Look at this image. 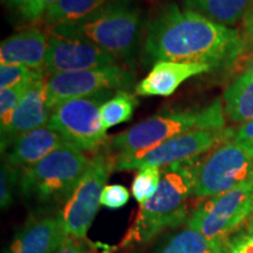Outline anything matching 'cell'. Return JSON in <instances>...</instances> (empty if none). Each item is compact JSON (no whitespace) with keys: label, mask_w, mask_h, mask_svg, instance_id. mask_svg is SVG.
I'll return each mask as SVG.
<instances>
[{"label":"cell","mask_w":253,"mask_h":253,"mask_svg":"<svg viewBox=\"0 0 253 253\" xmlns=\"http://www.w3.org/2000/svg\"><path fill=\"white\" fill-rule=\"evenodd\" d=\"M244 48L235 28L171 2L148 23L142 61L147 67L160 61L198 63L214 71L231 67Z\"/></svg>","instance_id":"6da1fadb"},{"label":"cell","mask_w":253,"mask_h":253,"mask_svg":"<svg viewBox=\"0 0 253 253\" xmlns=\"http://www.w3.org/2000/svg\"><path fill=\"white\" fill-rule=\"evenodd\" d=\"M147 26L137 0H113L82 20L48 30L89 41L134 71L143 55Z\"/></svg>","instance_id":"7a4b0ae2"},{"label":"cell","mask_w":253,"mask_h":253,"mask_svg":"<svg viewBox=\"0 0 253 253\" xmlns=\"http://www.w3.org/2000/svg\"><path fill=\"white\" fill-rule=\"evenodd\" d=\"M199 157L161 168L158 190L149 201L141 204L134 223L121 240L122 249L148 243L164 230L185 220Z\"/></svg>","instance_id":"3957f363"},{"label":"cell","mask_w":253,"mask_h":253,"mask_svg":"<svg viewBox=\"0 0 253 253\" xmlns=\"http://www.w3.org/2000/svg\"><path fill=\"white\" fill-rule=\"evenodd\" d=\"M223 128H226L223 101L216 100L203 108L169 110L145 119L112 137L107 151L115 160L145 153L185 132Z\"/></svg>","instance_id":"277c9868"},{"label":"cell","mask_w":253,"mask_h":253,"mask_svg":"<svg viewBox=\"0 0 253 253\" xmlns=\"http://www.w3.org/2000/svg\"><path fill=\"white\" fill-rule=\"evenodd\" d=\"M89 163L90 158L84 151L63 145L40 162L21 170V195L26 201L43 208L65 204Z\"/></svg>","instance_id":"5b68a950"},{"label":"cell","mask_w":253,"mask_h":253,"mask_svg":"<svg viewBox=\"0 0 253 253\" xmlns=\"http://www.w3.org/2000/svg\"><path fill=\"white\" fill-rule=\"evenodd\" d=\"M113 95L114 91L106 90L63 101L52 109L48 125L72 147L84 153L97 150L108 142L101 120V107Z\"/></svg>","instance_id":"8992f818"},{"label":"cell","mask_w":253,"mask_h":253,"mask_svg":"<svg viewBox=\"0 0 253 253\" xmlns=\"http://www.w3.org/2000/svg\"><path fill=\"white\" fill-rule=\"evenodd\" d=\"M253 213V177L224 194L197 205L186 219V227L210 239H229Z\"/></svg>","instance_id":"52a82bcc"},{"label":"cell","mask_w":253,"mask_h":253,"mask_svg":"<svg viewBox=\"0 0 253 253\" xmlns=\"http://www.w3.org/2000/svg\"><path fill=\"white\" fill-rule=\"evenodd\" d=\"M253 177V156L233 138L199 157L192 197L209 198L230 191Z\"/></svg>","instance_id":"ba28073f"},{"label":"cell","mask_w":253,"mask_h":253,"mask_svg":"<svg viewBox=\"0 0 253 253\" xmlns=\"http://www.w3.org/2000/svg\"><path fill=\"white\" fill-rule=\"evenodd\" d=\"M233 129H198L170 138L145 153L113 160L114 170H138L145 167L163 168L203 156L233 138Z\"/></svg>","instance_id":"9c48e42d"},{"label":"cell","mask_w":253,"mask_h":253,"mask_svg":"<svg viewBox=\"0 0 253 253\" xmlns=\"http://www.w3.org/2000/svg\"><path fill=\"white\" fill-rule=\"evenodd\" d=\"M112 171L113 158L108 151L96 153L90 158L86 172L59 212L69 236L86 239L101 205L102 190Z\"/></svg>","instance_id":"30bf717a"},{"label":"cell","mask_w":253,"mask_h":253,"mask_svg":"<svg viewBox=\"0 0 253 253\" xmlns=\"http://www.w3.org/2000/svg\"><path fill=\"white\" fill-rule=\"evenodd\" d=\"M135 75L125 66L112 65L87 71L61 73L47 78V101L50 109L63 101L86 97L101 91L128 90Z\"/></svg>","instance_id":"8fae6325"},{"label":"cell","mask_w":253,"mask_h":253,"mask_svg":"<svg viewBox=\"0 0 253 253\" xmlns=\"http://www.w3.org/2000/svg\"><path fill=\"white\" fill-rule=\"evenodd\" d=\"M118 60L89 41L48 30L45 69L48 75L87 71L116 65Z\"/></svg>","instance_id":"7c38bea8"},{"label":"cell","mask_w":253,"mask_h":253,"mask_svg":"<svg viewBox=\"0 0 253 253\" xmlns=\"http://www.w3.org/2000/svg\"><path fill=\"white\" fill-rule=\"evenodd\" d=\"M69 235L60 214H33L9 243L6 253H54Z\"/></svg>","instance_id":"4fadbf2b"},{"label":"cell","mask_w":253,"mask_h":253,"mask_svg":"<svg viewBox=\"0 0 253 253\" xmlns=\"http://www.w3.org/2000/svg\"><path fill=\"white\" fill-rule=\"evenodd\" d=\"M47 78L32 81L15 109L8 129L1 136V151L25 132L48 125L52 109L47 101Z\"/></svg>","instance_id":"5bb4252c"},{"label":"cell","mask_w":253,"mask_h":253,"mask_svg":"<svg viewBox=\"0 0 253 253\" xmlns=\"http://www.w3.org/2000/svg\"><path fill=\"white\" fill-rule=\"evenodd\" d=\"M67 144V141L59 131L46 125L20 135L1 153L6 163L23 170L34 166L50 153Z\"/></svg>","instance_id":"9a60e30c"},{"label":"cell","mask_w":253,"mask_h":253,"mask_svg":"<svg viewBox=\"0 0 253 253\" xmlns=\"http://www.w3.org/2000/svg\"><path fill=\"white\" fill-rule=\"evenodd\" d=\"M212 72L207 65L188 62L160 61L151 67L150 72L135 87L140 96H169L189 79Z\"/></svg>","instance_id":"2e32d148"},{"label":"cell","mask_w":253,"mask_h":253,"mask_svg":"<svg viewBox=\"0 0 253 253\" xmlns=\"http://www.w3.org/2000/svg\"><path fill=\"white\" fill-rule=\"evenodd\" d=\"M48 48V33L38 27H28L1 41V65H19L43 69Z\"/></svg>","instance_id":"e0dca14e"},{"label":"cell","mask_w":253,"mask_h":253,"mask_svg":"<svg viewBox=\"0 0 253 253\" xmlns=\"http://www.w3.org/2000/svg\"><path fill=\"white\" fill-rule=\"evenodd\" d=\"M227 240L210 239L185 227L163 239L153 253H226Z\"/></svg>","instance_id":"ac0fdd59"},{"label":"cell","mask_w":253,"mask_h":253,"mask_svg":"<svg viewBox=\"0 0 253 253\" xmlns=\"http://www.w3.org/2000/svg\"><path fill=\"white\" fill-rule=\"evenodd\" d=\"M223 106L231 122L253 121V77L244 72L231 82L224 91Z\"/></svg>","instance_id":"d6986e66"},{"label":"cell","mask_w":253,"mask_h":253,"mask_svg":"<svg viewBox=\"0 0 253 253\" xmlns=\"http://www.w3.org/2000/svg\"><path fill=\"white\" fill-rule=\"evenodd\" d=\"M185 7L214 23L231 27L246 17L253 0H184Z\"/></svg>","instance_id":"ffe728a7"},{"label":"cell","mask_w":253,"mask_h":253,"mask_svg":"<svg viewBox=\"0 0 253 253\" xmlns=\"http://www.w3.org/2000/svg\"><path fill=\"white\" fill-rule=\"evenodd\" d=\"M113 0H59L47 12L45 23L48 27L72 24L95 13Z\"/></svg>","instance_id":"44dd1931"},{"label":"cell","mask_w":253,"mask_h":253,"mask_svg":"<svg viewBox=\"0 0 253 253\" xmlns=\"http://www.w3.org/2000/svg\"><path fill=\"white\" fill-rule=\"evenodd\" d=\"M137 106L138 100L135 95L126 90L116 91L101 107V120L103 128L108 130L113 126L128 122L131 120Z\"/></svg>","instance_id":"7402d4cb"},{"label":"cell","mask_w":253,"mask_h":253,"mask_svg":"<svg viewBox=\"0 0 253 253\" xmlns=\"http://www.w3.org/2000/svg\"><path fill=\"white\" fill-rule=\"evenodd\" d=\"M161 168L145 167L138 169L131 184V194L138 203H145L156 194L161 183Z\"/></svg>","instance_id":"603a6c76"},{"label":"cell","mask_w":253,"mask_h":253,"mask_svg":"<svg viewBox=\"0 0 253 253\" xmlns=\"http://www.w3.org/2000/svg\"><path fill=\"white\" fill-rule=\"evenodd\" d=\"M46 77L45 69H32L19 65H0V90Z\"/></svg>","instance_id":"cb8c5ba5"},{"label":"cell","mask_w":253,"mask_h":253,"mask_svg":"<svg viewBox=\"0 0 253 253\" xmlns=\"http://www.w3.org/2000/svg\"><path fill=\"white\" fill-rule=\"evenodd\" d=\"M31 82H25L8 89L0 90V134H4L8 129L15 109Z\"/></svg>","instance_id":"d4e9b609"},{"label":"cell","mask_w":253,"mask_h":253,"mask_svg":"<svg viewBox=\"0 0 253 253\" xmlns=\"http://www.w3.org/2000/svg\"><path fill=\"white\" fill-rule=\"evenodd\" d=\"M21 170L11 164L1 163L0 170V207L6 210L13 203L15 189L20 184Z\"/></svg>","instance_id":"484cf974"},{"label":"cell","mask_w":253,"mask_h":253,"mask_svg":"<svg viewBox=\"0 0 253 253\" xmlns=\"http://www.w3.org/2000/svg\"><path fill=\"white\" fill-rule=\"evenodd\" d=\"M130 198L129 190L121 184H107L101 194L100 203L103 207L118 210L126 205Z\"/></svg>","instance_id":"4316f807"},{"label":"cell","mask_w":253,"mask_h":253,"mask_svg":"<svg viewBox=\"0 0 253 253\" xmlns=\"http://www.w3.org/2000/svg\"><path fill=\"white\" fill-rule=\"evenodd\" d=\"M59 0H28L27 5L20 12L25 20L37 23L46 17L47 12L54 6Z\"/></svg>","instance_id":"83f0119b"},{"label":"cell","mask_w":253,"mask_h":253,"mask_svg":"<svg viewBox=\"0 0 253 253\" xmlns=\"http://www.w3.org/2000/svg\"><path fill=\"white\" fill-rule=\"evenodd\" d=\"M233 141L245 150L246 153L253 156V121L243 123L235 131Z\"/></svg>","instance_id":"f1b7e54d"},{"label":"cell","mask_w":253,"mask_h":253,"mask_svg":"<svg viewBox=\"0 0 253 253\" xmlns=\"http://www.w3.org/2000/svg\"><path fill=\"white\" fill-rule=\"evenodd\" d=\"M226 253H253V233H242L227 240Z\"/></svg>","instance_id":"f546056e"},{"label":"cell","mask_w":253,"mask_h":253,"mask_svg":"<svg viewBox=\"0 0 253 253\" xmlns=\"http://www.w3.org/2000/svg\"><path fill=\"white\" fill-rule=\"evenodd\" d=\"M54 253H96V251L84 239L68 236Z\"/></svg>","instance_id":"4dcf8cb0"},{"label":"cell","mask_w":253,"mask_h":253,"mask_svg":"<svg viewBox=\"0 0 253 253\" xmlns=\"http://www.w3.org/2000/svg\"><path fill=\"white\" fill-rule=\"evenodd\" d=\"M244 28L246 36H248L250 41L253 43V5L249 11V13L244 18Z\"/></svg>","instance_id":"1f68e13d"},{"label":"cell","mask_w":253,"mask_h":253,"mask_svg":"<svg viewBox=\"0 0 253 253\" xmlns=\"http://www.w3.org/2000/svg\"><path fill=\"white\" fill-rule=\"evenodd\" d=\"M6 5H8L9 7L18 9L19 12H21L24 9L25 6L27 5L28 0H2Z\"/></svg>","instance_id":"d6a6232c"},{"label":"cell","mask_w":253,"mask_h":253,"mask_svg":"<svg viewBox=\"0 0 253 253\" xmlns=\"http://www.w3.org/2000/svg\"><path fill=\"white\" fill-rule=\"evenodd\" d=\"M244 72L248 73V74L251 75V77H253V55H251L248 60H246Z\"/></svg>","instance_id":"836d02e7"},{"label":"cell","mask_w":253,"mask_h":253,"mask_svg":"<svg viewBox=\"0 0 253 253\" xmlns=\"http://www.w3.org/2000/svg\"><path fill=\"white\" fill-rule=\"evenodd\" d=\"M246 232L248 233H253V213L250 217V219L246 223Z\"/></svg>","instance_id":"e575fe53"}]
</instances>
